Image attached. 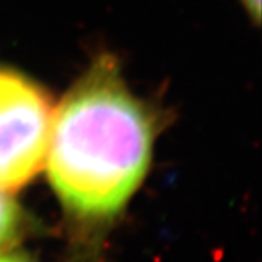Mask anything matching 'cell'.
<instances>
[{
	"label": "cell",
	"mask_w": 262,
	"mask_h": 262,
	"mask_svg": "<svg viewBox=\"0 0 262 262\" xmlns=\"http://www.w3.org/2000/svg\"><path fill=\"white\" fill-rule=\"evenodd\" d=\"M48 95L18 72L0 69V189H16L46 160L53 122Z\"/></svg>",
	"instance_id": "2"
},
{
	"label": "cell",
	"mask_w": 262,
	"mask_h": 262,
	"mask_svg": "<svg viewBox=\"0 0 262 262\" xmlns=\"http://www.w3.org/2000/svg\"><path fill=\"white\" fill-rule=\"evenodd\" d=\"M0 262H28L20 258H15V256H0Z\"/></svg>",
	"instance_id": "5"
},
{
	"label": "cell",
	"mask_w": 262,
	"mask_h": 262,
	"mask_svg": "<svg viewBox=\"0 0 262 262\" xmlns=\"http://www.w3.org/2000/svg\"><path fill=\"white\" fill-rule=\"evenodd\" d=\"M19 226V210L15 201L0 189V248L16 234Z\"/></svg>",
	"instance_id": "3"
},
{
	"label": "cell",
	"mask_w": 262,
	"mask_h": 262,
	"mask_svg": "<svg viewBox=\"0 0 262 262\" xmlns=\"http://www.w3.org/2000/svg\"><path fill=\"white\" fill-rule=\"evenodd\" d=\"M153 136L146 108L99 60L53 115L46 160L56 194L80 215L117 213L146 175Z\"/></svg>",
	"instance_id": "1"
},
{
	"label": "cell",
	"mask_w": 262,
	"mask_h": 262,
	"mask_svg": "<svg viewBox=\"0 0 262 262\" xmlns=\"http://www.w3.org/2000/svg\"><path fill=\"white\" fill-rule=\"evenodd\" d=\"M241 3L245 6V9L251 13V16L255 19V22L259 20L261 13V0H241Z\"/></svg>",
	"instance_id": "4"
}]
</instances>
